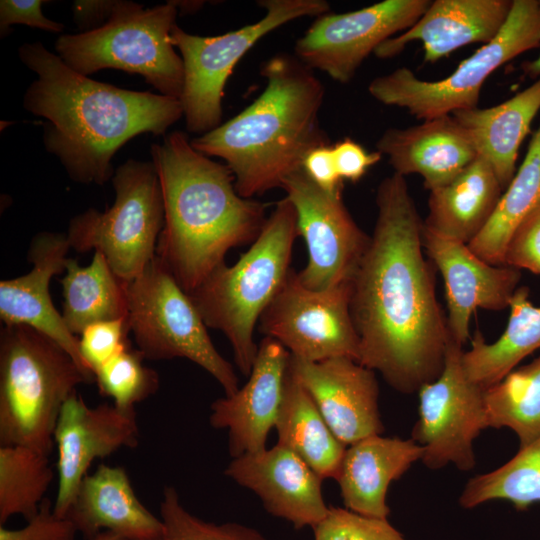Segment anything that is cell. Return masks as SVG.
Wrapping results in <instances>:
<instances>
[{"label": "cell", "instance_id": "6da1fadb", "mask_svg": "<svg viewBox=\"0 0 540 540\" xmlns=\"http://www.w3.org/2000/svg\"><path fill=\"white\" fill-rule=\"evenodd\" d=\"M376 205L374 230L351 281L358 363L397 392L412 394L441 374L451 335L405 177L384 178Z\"/></svg>", "mask_w": 540, "mask_h": 540}, {"label": "cell", "instance_id": "7a4b0ae2", "mask_svg": "<svg viewBox=\"0 0 540 540\" xmlns=\"http://www.w3.org/2000/svg\"><path fill=\"white\" fill-rule=\"evenodd\" d=\"M18 56L37 75L23 107L47 120L45 150L74 182L104 185L112 180V158L125 143L144 133L166 135L183 116L179 99L79 74L39 41L19 46Z\"/></svg>", "mask_w": 540, "mask_h": 540}, {"label": "cell", "instance_id": "3957f363", "mask_svg": "<svg viewBox=\"0 0 540 540\" xmlns=\"http://www.w3.org/2000/svg\"><path fill=\"white\" fill-rule=\"evenodd\" d=\"M150 153L164 202L156 256L189 294L231 248L257 239L266 205L240 196L231 170L197 151L182 131L166 134Z\"/></svg>", "mask_w": 540, "mask_h": 540}, {"label": "cell", "instance_id": "277c9868", "mask_svg": "<svg viewBox=\"0 0 540 540\" xmlns=\"http://www.w3.org/2000/svg\"><path fill=\"white\" fill-rule=\"evenodd\" d=\"M260 73L266 86L254 102L191 140L197 151L224 160L236 191L247 199L281 188L303 169L311 150L329 144L319 121L325 88L314 71L295 55L280 53Z\"/></svg>", "mask_w": 540, "mask_h": 540}, {"label": "cell", "instance_id": "5b68a950", "mask_svg": "<svg viewBox=\"0 0 540 540\" xmlns=\"http://www.w3.org/2000/svg\"><path fill=\"white\" fill-rule=\"evenodd\" d=\"M299 236L293 204L283 198L251 244L232 266L219 265L191 293L205 325L229 340L234 361L249 376L258 353L254 329L284 285Z\"/></svg>", "mask_w": 540, "mask_h": 540}, {"label": "cell", "instance_id": "8992f818", "mask_svg": "<svg viewBox=\"0 0 540 540\" xmlns=\"http://www.w3.org/2000/svg\"><path fill=\"white\" fill-rule=\"evenodd\" d=\"M95 378L57 342L27 325L0 332V446L50 455L54 431L76 387Z\"/></svg>", "mask_w": 540, "mask_h": 540}, {"label": "cell", "instance_id": "52a82bcc", "mask_svg": "<svg viewBox=\"0 0 540 540\" xmlns=\"http://www.w3.org/2000/svg\"><path fill=\"white\" fill-rule=\"evenodd\" d=\"M177 14L172 1L144 8L133 1L116 0L110 19L102 27L62 34L55 50L66 65L84 76L103 69L136 73L159 94L179 99L184 64L169 40Z\"/></svg>", "mask_w": 540, "mask_h": 540}, {"label": "cell", "instance_id": "ba28073f", "mask_svg": "<svg viewBox=\"0 0 540 540\" xmlns=\"http://www.w3.org/2000/svg\"><path fill=\"white\" fill-rule=\"evenodd\" d=\"M539 46L540 1L513 0L496 37L463 60L452 74L438 81H426L411 69L400 67L374 78L368 92L378 102L405 109L417 119L451 115L478 107L487 78L510 60Z\"/></svg>", "mask_w": 540, "mask_h": 540}, {"label": "cell", "instance_id": "9c48e42d", "mask_svg": "<svg viewBox=\"0 0 540 540\" xmlns=\"http://www.w3.org/2000/svg\"><path fill=\"white\" fill-rule=\"evenodd\" d=\"M112 184V206L76 215L66 236L70 248L79 253L101 252L117 277L128 283L156 256L164 202L152 161L128 159L116 168Z\"/></svg>", "mask_w": 540, "mask_h": 540}, {"label": "cell", "instance_id": "30bf717a", "mask_svg": "<svg viewBox=\"0 0 540 540\" xmlns=\"http://www.w3.org/2000/svg\"><path fill=\"white\" fill-rule=\"evenodd\" d=\"M126 294L129 331L144 358H185L214 377L225 396L239 389L232 365L215 348L191 297L159 257L126 283Z\"/></svg>", "mask_w": 540, "mask_h": 540}, {"label": "cell", "instance_id": "8fae6325", "mask_svg": "<svg viewBox=\"0 0 540 540\" xmlns=\"http://www.w3.org/2000/svg\"><path fill=\"white\" fill-rule=\"evenodd\" d=\"M258 4L265 10L261 19L222 35H194L173 26L169 40L184 64L179 100L188 132L200 136L221 124L226 82L238 61L261 38L295 19L319 17L330 10L325 0H261Z\"/></svg>", "mask_w": 540, "mask_h": 540}, {"label": "cell", "instance_id": "7c38bea8", "mask_svg": "<svg viewBox=\"0 0 540 540\" xmlns=\"http://www.w3.org/2000/svg\"><path fill=\"white\" fill-rule=\"evenodd\" d=\"M463 351L450 337L441 374L418 391V419L411 439L423 448L421 461L432 470L449 464L463 472L472 470L474 441L489 428L484 389L466 376Z\"/></svg>", "mask_w": 540, "mask_h": 540}, {"label": "cell", "instance_id": "4fadbf2b", "mask_svg": "<svg viewBox=\"0 0 540 540\" xmlns=\"http://www.w3.org/2000/svg\"><path fill=\"white\" fill-rule=\"evenodd\" d=\"M351 283L327 290H312L288 277L262 313L258 329L308 362L348 357L358 362L359 337L350 310Z\"/></svg>", "mask_w": 540, "mask_h": 540}, {"label": "cell", "instance_id": "5bb4252c", "mask_svg": "<svg viewBox=\"0 0 540 540\" xmlns=\"http://www.w3.org/2000/svg\"><path fill=\"white\" fill-rule=\"evenodd\" d=\"M281 188L295 208L298 233L307 247V264L297 272L301 284L312 290L350 284L370 235L349 213L342 192L323 190L303 169L285 178Z\"/></svg>", "mask_w": 540, "mask_h": 540}, {"label": "cell", "instance_id": "9a60e30c", "mask_svg": "<svg viewBox=\"0 0 540 540\" xmlns=\"http://www.w3.org/2000/svg\"><path fill=\"white\" fill-rule=\"evenodd\" d=\"M430 0H384L355 11L325 13L295 43L307 67L346 84L363 61L388 39L412 27Z\"/></svg>", "mask_w": 540, "mask_h": 540}, {"label": "cell", "instance_id": "2e32d148", "mask_svg": "<svg viewBox=\"0 0 540 540\" xmlns=\"http://www.w3.org/2000/svg\"><path fill=\"white\" fill-rule=\"evenodd\" d=\"M139 443L135 409L114 404L90 407L76 393L63 405L55 431L58 486L54 512L65 517L83 478L96 459Z\"/></svg>", "mask_w": 540, "mask_h": 540}, {"label": "cell", "instance_id": "e0dca14e", "mask_svg": "<svg viewBox=\"0 0 540 540\" xmlns=\"http://www.w3.org/2000/svg\"><path fill=\"white\" fill-rule=\"evenodd\" d=\"M422 240L426 255L444 281L450 335L464 346L470 338L473 313L478 308L500 311L509 307L521 272L484 261L468 244L438 234L424 223Z\"/></svg>", "mask_w": 540, "mask_h": 540}, {"label": "cell", "instance_id": "ac0fdd59", "mask_svg": "<svg viewBox=\"0 0 540 540\" xmlns=\"http://www.w3.org/2000/svg\"><path fill=\"white\" fill-rule=\"evenodd\" d=\"M289 366L345 446L384 432L375 371L348 357L308 362L291 355Z\"/></svg>", "mask_w": 540, "mask_h": 540}, {"label": "cell", "instance_id": "d6986e66", "mask_svg": "<svg viewBox=\"0 0 540 540\" xmlns=\"http://www.w3.org/2000/svg\"><path fill=\"white\" fill-rule=\"evenodd\" d=\"M224 474L254 492L268 513L296 529H313L329 511L322 495V478L279 444L233 458Z\"/></svg>", "mask_w": 540, "mask_h": 540}, {"label": "cell", "instance_id": "ffe728a7", "mask_svg": "<svg viewBox=\"0 0 540 540\" xmlns=\"http://www.w3.org/2000/svg\"><path fill=\"white\" fill-rule=\"evenodd\" d=\"M291 354L278 341L264 337L246 384L211 404L210 425L228 431L232 458L266 448L275 427Z\"/></svg>", "mask_w": 540, "mask_h": 540}, {"label": "cell", "instance_id": "44dd1931", "mask_svg": "<svg viewBox=\"0 0 540 540\" xmlns=\"http://www.w3.org/2000/svg\"><path fill=\"white\" fill-rule=\"evenodd\" d=\"M69 249L63 233L41 232L32 239L27 255L31 271L0 282V319L4 325H27L48 336L93 375L81 357L79 339L66 326L49 293L52 277L65 271Z\"/></svg>", "mask_w": 540, "mask_h": 540}, {"label": "cell", "instance_id": "7402d4cb", "mask_svg": "<svg viewBox=\"0 0 540 540\" xmlns=\"http://www.w3.org/2000/svg\"><path fill=\"white\" fill-rule=\"evenodd\" d=\"M513 0H434L408 30L381 44L380 59L399 55L411 42L422 44L423 60L433 63L460 47L490 42L505 24Z\"/></svg>", "mask_w": 540, "mask_h": 540}, {"label": "cell", "instance_id": "603a6c76", "mask_svg": "<svg viewBox=\"0 0 540 540\" xmlns=\"http://www.w3.org/2000/svg\"><path fill=\"white\" fill-rule=\"evenodd\" d=\"M394 173L418 174L429 191L444 186L478 155L453 115L423 120L407 128H390L377 141Z\"/></svg>", "mask_w": 540, "mask_h": 540}, {"label": "cell", "instance_id": "cb8c5ba5", "mask_svg": "<svg viewBox=\"0 0 540 540\" xmlns=\"http://www.w3.org/2000/svg\"><path fill=\"white\" fill-rule=\"evenodd\" d=\"M86 540L112 531L127 540H158L163 533L155 517L137 498L122 467L101 464L81 481L66 514Z\"/></svg>", "mask_w": 540, "mask_h": 540}, {"label": "cell", "instance_id": "d4e9b609", "mask_svg": "<svg viewBox=\"0 0 540 540\" xmlns=\"http://www.w3.org/2000/svg\"><path fill=\"white\" fill-rule=\"evenodd\" d=\"M423 448L413 439L372 435L346 447L335 480L344 507L360 515L387 519V491L417 461Z\"/></svg>", "mask_w": 540, "mask_h": 540}, {"label": "cell", "instance_id": "484cf974", "mask_svg": "<svg viewBox=\"0 0 540 540\" xmlns=\"http://www.w3.org/2000/svg\"><path fill=\"white\" fill-rule=\"evenodd\" d=\"M540 110V77L506 101L451 115L468 134L476 153L491 166L503 189L516 173L519 148Z\"/></svg>", "mask_w": 540, "mask_h": 540}, {"label": "cell", "instance_id": "4316f807", "mask_svg": "<svg viewBox=\"0 0 540 540\" xmlns=\"http://www.w3.org/2000/svg\"><path fill=\"white\" fill-rule=\"evenodd\" d=\"M502 190L491 166L477 156L449 183L430 191L424 226L469 244L491 219Z\"/></svg>", "mask_w": 540, "mask_h": 540}, {"label": "cell", "instance_id": "83f0119b", "mask_svg": "<svg viewBox=\"0 0 540 540\" xmlns=\"http://www.w3.org/2000/svg\"><path fill=\"white\" fill-rule=\"evenodd\" d=\"M275 428L277 444L294 452L322 480L335 479L347 446L331 431L290 366L284 381Z\"/></svg>", "mask_w": 540, "mask_h": 540}, {"label": "cell", "instance_id": "f1b7e54d", "mask_svg": "<svg viewBox=\"0 0 540 540\" xmlns=\"http://www.w3.org/2000/svg\"><path fill=\"white\" fill-rule=\"evenodd\" d=\"M507 326L494 342L476 331L471 347L462 353V366L470 381L486 389L505 378L526 356L540 349V306H534L529 289L518 287L509 304Z\"/></svg>", "mask_w": 540, "mask_h": 540}, {"label": "cell", "instance_id": "f546056e", "mask_svg": "<svg viewBox=\"0 0 540 540\" xmlns=\"http://www.w3.org/2000/svg\"><path fill=\"white\" fill-rule=\"evenodd\" d=\"M65 272L60 280L62 316L75 336L93 323L128 318L126 283L117 277L101 252L94 251L86 267L68 258Z\"/></svg>", "mask_w": 540, "mask_h": 540}, {"label": "cell", "instance_id": "4dcf8cb0", "mask_svg": "<svg viewBox=\"0 0 540 540\" xmlns=\"http://www.w3.org/2000/svg\"><path fill=\"white\" fill-rule=\"evenodd\" d=\"M540 202V125L526 155L484 229L468 244L484 261L504 265L507 244L519 223Z\"/></svg>", "mask_w": 540, "mask_h": 540}, {"label": "cell", "instance_id": "1f68e13d", "mask_svg": "<svg viewBox=\"0 0 540 540\" xmlns=\"http://www.w3.org/2000/svg\"><path fill=\"white\" fill-rule=\"evenodd\" d=\"M488 426L509 428L523 447L540 436V356L484 389Z\"/></svg>", "mask_w": 540, "mask_h": 540}, {"label": "cell", "instance_id": "d6a6232c", "mask_svg": "<svg viewBox=\"0 0 540 540\" xmlns=\"http://www.w3.org/2000/svg\"><path fill=\"white\" fill-rule=\"evenodd\" d=\"M492 500H506L521 512L540 503V436L500 467L470 478L459 504L471 509Z\"/></svg>", "mask_w": 540, "mask_h": 540}, {"label": "cell", "instance_id": "836d02e7", "mask_svg": "<svg viewBox=\"0 0 540 540\" xmlns=\"http://www.w3.org/2000/svg\"><path fill=\"white\" fill-rule=\"evenodd\" d=\"M49 455L26 446H0V524L37 514L53 480Z\"/></svg>", "mask_w": 540, "mask_h": 540}, {"label": "cell", "instance_id": "e575fe53", "mask_svg": "<svg viewBox=\"0 0 540 540\" xmlns=\"http://www.w3.org/2000/svg\"><path fill=\"white\" fill-rule=\"evenodd\" d=\"M143 359L129 344L94 372L99 391L121 409H134L158 389V375Z\"/></svg>", "mask_w": 540, "mask_h": 540}, {"label": "cell", "instance_id": "d590c367", "mask_svg": "<svg viewBox=\"0 0 540 540\" xmlns=\"http://www.w3.org/2000/svg\"><path fill=\"white\" fill-rule=\"evenodd\" d=\"M163 533L158 540H268L254 528L235 523H213L191 514L177 490L165 486L160 502Z\"/></svg>", "mask_w": 540, "mask_h": 540}, {"label": "cell", "instance_id": "8d00e7d4", "mask_svg": "<svg viewBox=\"0 0 540 540\" xmlns=\"http://www.w3.org/2000/svg\"><path fill=\"white\" fill-rule=\"evenodd\" d=\"M313 532L314 540H407L388 519L368 517L340 507H329Z\"/></svg>", "mask_w": 540, "mask_h": 540}, {"label": "cell", "instance_id": "74e56055", "mask_svg": "<svg viewBox=\"0 0 540 540\" xmlns=\"http://www.w3.org/2000/svg\"><path fill=\"white\" fill-rule=\"evenodd\" d=\"M128 332V318L96 322L82 331L79 350L93 375L100 366L129 345Z\"/></svg>", "mask_w": 540, "mask_h": 540}, {"label": "cell", "instance_id": "f35d334b", "mask_svg": "<svg viewBox=\"0 0 540 540\" xmlns=\"http://www.w3.org/2000/svg\"><path fill=\"white\" fill-rule=\"evenodd\" d=\"M504 265L540 275V202L514 230L506 247Z\"/></svg>", "mask_w": 540, "mask_h": 540}, {"label": "cell", "instance_id": "ab89813d", "mask_svg": "<svg viewBox=\"0 0 540 540\" xmlns=\"http://www.w3.org/2000/svg\"><path fill=\"white\" fill-rule=\"evenodd\" d=\"M78 533L72 521L54 512L53 503L45 498L35 516L20 529L0 527V540H75Z\"/></svg>", "mask_w": 540, "mask_h": 540}, {"label": "cell", "instance_id": "60d3db41", "mask_svg": "<svg viewBox=\"0 0 540 540\" xmlns=\"http://www.w3.org/2000/svg\"><path fill=\"white\" fill-rule=\"evenodd\" d=\"M45 0H1L0 31L5 37L6 31L13 24H23L48 32L60 33L64 30L62 23L44 16L42 12Z\"/></svg>", "mask_w": 540, "mask_h": 540}, {"label": "cell", "instance_id": "b9f144b4", "mask_svg": "<svg viewBox=\"0 0 540 540\" xmlns=\"http://www.w3.org/2000/svg\"><path fill=\"white\" fill-rule=\"evenodd\" d=\"M333 154L338 174L342 180L359 181L377 164L382 154L378 151L368 152L351 138H344L333 146Z\"/></svg>", "mask_w": 540, "mask_h": 540}, {"label": "cell", "instance_id": "7bdbcfd3", "mask_svg": "<svg viewBox=\"0 0 540 540\" xmlns=\"http://www.w3.org/2000/svg\"><path fill=\"white\" fill-rule=\"evenodd\" d=\"M303 170L323 190L330 193L342 192L343 180L338 174L330 144L311 150L304 160Z\"/></svg>", "mask_w": 540, "mask_h": 540}, {"label": "cell", "instance_id": "ee69618b", "mask_svg": "<svg viewBox=\"0 0 540 540\" xmlns=\"http://www.w3.org/2000/svg\"><path fill=\"white\" fill-rule=\"evenodd\" d=\"M115 4L116 0H76L73 21L82 33L96 30L110 19Z\"/></svg>", "mask_w": 540, "mask_h": 540}, {"label": "cell", "instance_id": "f6af8a7d", "mask_svg": "<svg viewBox=\"0 0 540 540\" xmlns=\"http://www.w3.org/2000/svg\"><path fill=\"white\" fill-rule=\"evenodd\" d=\"M180 13L196 12L202 5L203 1H172Z\"/></svg>", "mask_w": 540, "mask_h": 540}, {"label": "cell", "instance_id": "bcb514c9", "mask_svg": "<svg viewBox=\"0 0 540 540\" xmlns=\"http://www.w3.org/2000/svg\"><path fill=\"white\" fill-rule=\"evenodd\" d=\"M523 70L530 77H540V54L536 59L525 63Z\"/></svg>", "mask_w": 540, "mask_h": 540}, {"label": "cell", "instance_id": "7dc6e473", "mask_svg": "<svg viewBox=\"0 0 540 540\" xmlns=\"http://www.w3.org/2000/svg\"><path fill=\"white\" fill-rule=\"evenodd\" d=\"M92 540H127V539H125L124 537L112 531H103Z\"/></svg>", "mask_w": 540, "mask_h": 540}]
</instances>
